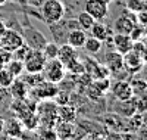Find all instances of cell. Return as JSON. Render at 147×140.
Here are the masks:
<instances>
[{
	"instance_id": "obj_20",
	"label": "cell",
	"mask_w": 147,
	"mask_h": 140,
	"mask_svg": "<svg viewBox=\"0 0 147 140\" xmlns=\"http://www.w3.org/2000/svg\"><path fill=\"white\" fill-rule=\"evenodd\" d=\"M77 118V109L71 103L59 105L57 106V120L59 121H66V122H74Z\"/></svg>"
},
{
	"instance_id": "obj_34",
	"label": "cell",
	"mask_w": 147,
	"mask_h": 140,
	"mask_svg": "<svg viewBox=\"0 0 147 140\" xmlns=\"http://www.w3.org/2000/svg\"><path fill=\"white\" fill-rule=\"evenodd\" d=\"M40 137H43V139H57L56 131H55L53 127H49V128H44V131L40 134Z\"/></svg>"
},
{
	"instance_id": "obj_2",
	"label": "cell",
	"mask_w": 147,
	"mask_h": 140,
	"mask_svg": "<svg viewBox=\"0 0 147 140\" xmlns=\"http://www.w3.org/2000/svg\"><path fill=\"white\" fill-rule=\"evenodd\" d=\"M65 71H66L65 65L57 58L47 59L46 65H44V69H43V77H44L46 81L59 84L65 78Z\"/></svg>"
},
{
	"instance_id": "obj_16",
	"label": "cell",
	"mask_w": 147,
	"mask_h": 140,
	"mask_svg": "<svg viewBox=\"0 0 147 140\" xmlns=\"http://www.w3.org/2000/svg\"><path fill=\"white\" fill-rule=\"evenodd\" d=\"M85 40H87V34H85V31L81 30V28L69 31V34L66 37V43L69 46H72L74 49H82Z\"/></svg>"
},
{
	"instance_id": "obj_24",
	"label": "cell",
	"mask_w": 147,
	"mask_h": 140,
	"mask_svg": "<svg viewBox=\"0 0 147 140\" xmlns=\"http://www.w3.org/2000/svg\"><path fill=\"white\" fill-rule=\"evenodd\" d=\"M22 80L28 86V88H32L35 86H38L44 80V77H43V72H27V75L22 77Z\"/></svg>"
},
{
	"instance_id": "obj_31",
	"label": "cell",
	"mask_w": 147,
	"mask_h": 140,
	"mask_svg": "<svg viewBox=\"0 0 147 140\" xmlns=\"http://www.w3.org/2000/svg\"><path fill=\"white\" fill-rule=\"evenodd\" d=\"M128 35L132 39V41H138V40H141V37L144 35V27H141V25H137V24H136V27H134V28L129 31Z\"/></svg>"
},
{
	"instance_id": "obj_29",
	"label": "cell",
	"mask_w": 147,
	"mask_h": 140,
	"mask_svg": "<svg viewBox=\"0 0 147 140\" xmlns=\"http://www.w3.org/2000/svg\"><path fill=\"white\" fill-rule=\"evenodd\" d=\"M131 86H132V90H134V94H140V93H144L147 92V83L144 80H131Z\"/></svg>"
},
{
	"instance_id": "obj_5",
	"label": "cell",
	"mask_w": 147,
	"mask_h": 140,
	"mask_svg": "<svg viewBox=\"0 0 147 140\" xmlns=\"http://www.w3.org/2000/svg\"><path fill=\"white\" fill-rule=\"evenodd\" d=\"M84 10L96 19V21H103L109 14V3L106 0H85Z\"/></svg>"
},
{
	"instance_id": "obj_41",
	"label": "cell",
	"mask_w": 147,
	"mask_h": 140,
	"mask_svg": "<svg viewBox=\"0 0 147 140\" xmlns=\"http://www.w3.org/2000/svg\"><path fill=\"white\" fill-rule=\"evenodd\" d=\"M144 34H146V37H147V27H144Z\"/></svg>"
},
{
	"instance_id": "obj_40",
	"label": "cell",
	"mask_w": 147,
	"mask_h": 140,
	"mask_svg": "<svg viewBox=\"0 0 147 140\" xmlns=\"http://www.w3.org/2000/svg\"><path fill=\"white\" fill-rule=\"evenodd\" d=\"M6 2H7V0H0V6H2V5H5Z\"/></svg>"
},
{
	"instance_id": "obj_37",
	"label": "cell",
	"mask_w": 147,
	"mask_h": 140,
	"mask_svg": "<svg viewBox=\"0 0 147 140\" xmlns=\"http://www.w3.org/2000/svg\"><path fill=\"white\" fill-rule=\"evenodd\" d=\"M141 122H143V125L147 127V112H143L141 113Z\"/></svg>"
},
{
	"instance_id": "obj_43",
	"label": "cell",
	"mask_w": 147,
	"mask_h": 140,
	"mask_svg": "<svg viewBox=\"0 0 147 140\" xmlns=\"http://www.w3.org/2000/svg\"><path fill=\"white\" fill-rule=\"evenodd\" d=\"M144 81L147 83V72H146V75H144Z\"/></svg>"
},
{
	"instance_id": "obj_12",
	"label": "cell",
	"mask_w": 147,
	"mask_h": 140,
	"mask_svg": "<svg viewBox=\"0 0 147 140\" xmlns=\"http://www.w3.org/2000/svg\"><path fill=\"white\" fill-rule=\"evenodd\" d=\"M9 88V94L13 97V99H18V100H25L30 90H28V86L24 83V80H21L19 77H16L12 84L7 87Z\"/></svg>"
},
{
	"instance_id": "obj_15",
	"label": "cell",
	"mask_w": 147,
	"mask_h": 140,
	"mask_svg": "<svg viewBox=\"0 0 147 140\" xmlns=\"http://www.w3.org/2000/svg\"><path fill=\"white\" fill-rule=\"evenodd\" d=\"M136 18H132L129 15H122L115 21V31L122 33V34H129V31L136 27Z\"/></svg>"
},
{
	"instance_id": "obj_28",
	"label": "cell",
	"mask_w": 147,
	"mask_h": 140,
	"mask_svg": "<svg viewBox=\"0 0 147 140\" xmlns=\"http://www.w3.org/2000/svg\"><path fill=\"white\" fill-rule=\"evenodd\" d=\"M57 49H59L57 44H55V43H49V44L44 46V49L41 50V52H43V55L46 56V59H53V58L57 56Z\"/></svg>"
},
{
	"instance_id": "obj_32",
	"label": "cell",
	"mask_w": 147,
	"mask_h": 140,
	"mask_svg": "<svg viewBox=\"0 0 147 140\" xmlns=\"http://www.w3.org/2000/svg\"><path fill=\"white\" fill-rule=\"evenodd\" d=\"M56 100H57V105H65V103H69V94L65 93V92H59L55 94Z\"/></svg>"
},
{
	"instance_id": "obj_10",
	"label": "cell",
	"mask_w": 147,
	"mask_h": 140,
	"mask_svg": "<svg viewBox=\"0 0 147 140\" xmlns=\"http://www.w3.org/2000/svg\"><path fill=\"white\" fill-rule=\"evenodd\" d=\"M112 93L118 100H128L134 96V90H132V86L129 81L125 80H119L113 84L112 87Z\"/></svg>"
},
{
	"instance_id": "obj_33",
	"label": "cell",
	"mask_w": 147,
	"mask_h": 140,
	"mask_svg": "<svg viewBox=\"0 0 147 140\" xmlns=\"http://www.w3.org/2000/svg\"><path fill=\"white\" fill-rule=\"evenodd\" d=\"M136 21L141 25V27H147V10H140V12H137Z\"/></svg>"
},
{
	"instance_id": "obj_19",
	"label": "cell",
	"mask_w": 147,
	"mask_h": 140,
	"mask_svg": "<svg viewBox=\"0 0 147 140\" xmlns=\"http://www.w3.org/2000/svg\"><path fill=\"white\" fill-rule=\"evenodd\" d=\"M3 133L9 137H22L24 136V124L18 118L9 120L7 122H5V131Z\"/></svg>"
},
{
	"instance_id": "obj_25",
	"label": "cell",
	"mask_w": 147,
	"mask_h": 140,
	"mask_svg": "<svg viewBox=\"0 0 147 140\" xmlns=\"http://www.w3.org/2000/svg\"><path fill=\"white\" fill-rule=\"evenodd\" d=\"M134 100H136V111L143 113L147 112V92L140 93L138 96L134 94Z\"/></svg>"
},
{
	"instance_id": "obj_9",
	"label": "cell",
	"mask_w": 147,
	"mask_h": 140,
	"mask_svg": "<svg viewBox=\"0 0 147 140\" xmlns=\"http://www.w3.org/2000/svg\"><path fill=\"white\" fill-rule=\"evenodd\" d=\"M132 44H134V41H132V39H131L128 34L115 33L112 35V46L115 47L116 52H119L122 55L129 52V50L132 49Z\"/></svg>"
},
{
	"instance_id": "obj_3",
	"label": "cell",
	"mask_w": 147,
	"mask_h": 140,
	"mask_svg": "<svg viewBox=\"0 0 147 140\" xmlns=\"http://www.w3.org/2000/svg\"><path fill=\"white\" fill-rule=\"evenodd\" d=\"M24 43V39L22 35L18 34L16 31L13 30H7L5 28L2 33H0V49H5L7 52H15L18 47H21Z\"/></svg>"
},
{
	"instance_id": "obj_7",
	"label": "cell",
	"mask_w": 147,
	"mask_h": 140,
	"mask_svg": "<svg viewBox=\"0 0 147 140\" xmlns=\"http://www.w3.org/2000/svg\"><path fill=\"white\" fill-rule=\"evenodd\" d=\"M57 90H59L57 84L46 81V80H43L38 86L32 87V93L37 96V99H52V97H55Z\"/></svg>"
},
{
	"instance_id": "obj_38",
	"label": "cell",
	"mask_w": 147,
	"mask_h": 140,
	"mask_svg": "<svg viewBox=\"0 0 147 140\" xmlns=\"http://www.w3.org/2000/svg\"><path fill=\"white\" fill-rule=\"evenodd\" d=\"M141 56H143L144 62L147 63V44H144V50H143V53H141Z\"/></svg>"
},
{
	"instance_id": "obj_22",
	"label": "cell",
	"mask_w": 147,
	"mask_h": 140,
	"mask_svg": "<svg viewBox=\"0 0 147 140\" xmlns=\"http://www.w3.org/2000/svg\"><path fill=\"white\" fill-rule=\"evenodd\" d=\"M5 68L13 75V77L16 78V77H21V75L24 74V62L22 60H18V59H10L6 65H5Z\"/></svg>"
},
{
	"instance_id": "obj_14",
	"label": "cell",
	"mask_w": 147,
	"mask_h": 140,
	"mask_svg": "<svg viewBox=\"0 0 147 140\" xmlns=\"http://www.w3.org/2000/svg\"><path fill=\"white\" fill-rule=\"evenodd\" d=\"M115 112L119 113L121 117L124 118H129L132 113H136V100H134V96L128 100H119L116 106H115Z\"/></svg>"
},
{
	"instance_id": "obj_17",
	"label": "cell",
	"mask_w": 147,
	"mask_h": 140,
	"mask_svg": "<svg viewBox=\"0 0 147 140\" xmlns=\"http://www.w3.org/2000/svg\"><path fill=\"white\" fill-rule=\"evenodd\" d=\"M105 122L107 125H110V128L112 130H124V131H128V121L127 118L121 117L119 113H107L105 115Z\"/></svg>"
},
{
	"instance_id": "obj_27",
	"label": "cell",
	"mask_w": 147,
	"mask_h": 140,
	"mask_svg": "<svg viewBox=\"0 0 147 140\" xmlns=\"http://www.w3.org/2000/svg\"><path fill=\"white\" fill-rule=\"evenodd\" d=\"M13 80H15V77H13V75H12L5 67L0 68V86L7 88V87L12 84V81H13Z\"/></svg>"
},
{
	"instance_id": "obj_21",
	"label": "cell",
	"mask_w": 147,
	"mask_h": 140,
	"mask_svg": "<svg viewBox=\"0 0 147 140\" xmlns=\"http://www.w3.org/2000/svg\"><path fill=\"white\" fill-rule=\"evenodd\" d=\"M103 46V41L100 40H97L96 37H87V40H85L84 43V49H85V52H87L88 55H96V53H99L100 52V49Z\"/></svg>"
},
{
	"instance_id": "obj_8",
	"label": "cell",
	"mask_w": 147,
	"mask_h": 140,
	"mask_svg": "<svg viewBox=\"0 0 147 140\" xmlns=\"http://www.w3.org/2000/svg\"><path fill=\"white\" fill-rule=\"evenodd\" d=\"M105 65L109 69V72L116 74L118 71L124 69V55L112 50V52H107L105 56Z\"/></svg>"
},
{
	"instance_id": "obj_13",
	"label": "cell",
	"mask_w": 147,
	"mask_h": 140,
	"mask_svg": "<svg viewBox=\"0 0 147 140\" xmlns=\"http://www.w3.org/2000/svg\"><path fill=\"white\" fill-rule=\"evenodd\" d=\"M90 31H91V35L93 37H96L97 40H100V41H110L112 43V30H110L107 25H105L103 22H100V21H96L94 24H93V27L90 28Z\"/></svg>"
},
{
	"instance_id": "obj_18",
	"label": "cell",
	"mask_w": 147,
	"mask_h": 140,
	"mask_svg": "<svg viewBox=\"0 0 147 140\" xmlns=\"http://www.w3.org/2000/svg\"><path fill=\"white\" fill-rule=\"evenodd\" d=\"M75 125L72 122H66V121H57L55 124V131L57 139H69L75 136Z\"/></svg>"
},
{
	"instance_id": "obj_36",
	"label": "cell",
	"mask_w": 147,
	"mask_h": 140,
	"mask_svg": "<svg viewBox=\"0 0 147 140\" xmlns=\"http://www.w3.org/2000/svg\"><path fill=\"white\" fill-rule=\"evenodd\" d=\"M5 120H3V117H0V134H3V131H5Z\"/></svg>"
},
{
	"instance_id": "obj_6",
	"label": "cell",
	"mask_w": 147,
	"mask_h": 140,
	"mask_svg": "<svg viewBox=\"0 0 147 140\" xmlns=\"http://www.w3.org/2000/svg\"><path fill=\"white\" fill-rule=\"evenodd\" d=\"M144 59L140 53L134 52L131 49L129 52L124 53V69H127V72L129 74H137L138 71L143 69L144 67Z\"/></svg>"
},
{
	"instance_id": "obj_39",
	"label": "cell",
	"mask_w": 147,
	"mask_h": 140,
	"mask_svg": "<svg viewBox=\"0 0 147 140\" xmlns=\"http://www.w3.org/2000/svg\"><path fill=\"white\" fill-rule=\"evenodd\" d=\"M143 2V10H147V0H141Z\"/></svg>"
},
{
	"instance_id": "obj_26",
	"label": "cell",
	"mask_w": 147,
	"mask_h": 140,
	"mask_svg": "<svg viewBox=\"0 0 147 140\" xmlns=\"http://www.w3.org/2000/svg\"><path fill=\"white\" fill-rule=\"evenodd\" d=\"M85 93H87L88 99H91V100H99V99L103 97V94H105L94 83H90V84L87 86V88H85Z\"/></svg>"
},
{
	"instance_id": "obj_42",
	"label": "cell",
	"mask_w": 147,
	"mask_h": 140,
	"mask_svg": "<svg viewBox=\"0 0 147 140\" xmlns=\"http://www.w3.org/2000/svg\"><path fill=\"white\" fill-rule=\"evenodd\" d=\"M3 67H5V65H3V62H2V60H0V68H3Z\"/></svg>"
},
{
	"instance_id": "obj_1",
	"label": "cell",
	"mask_w": 147,
	"mask_h": 140,
	"mask_svg": "<svg viewBox=\"0 0 147 140\" xmlns=\"http://www.w3.org/2000/svg\"><path fill=\"white\" fill-rule=\"evenodd\" d=\"M65 15V6L60 0H46L41 6V16L49 24H57Z\"/></svg>"
},
{
	"instance_id": "obj_4",
	"label": "cell",
	"mask_w": 147,
	"mask_h": 140,
	"mask_svg": "<svg viewBox=\"0 0 147 140\" xmlns=\"http://www.w3.org/2000/svg\"><path fill=\"white\" fill-rule=\"evenodd\" d=\"M46 62L47 59L41 50L31 49L30 55L24 60V69H25V72H43Z\"/></svg>"
},
{
	"instance_id": "obj_35",
	"label": "cell",
	"mask_w": 147,
	"mask_h": 140,
	"mask_svg": "<svg viewBox=\"0 0 147 140\" xmlns=\"http://www.w3.org/2000/svg\"><path fill=\"white\" fill-rule=\"evenodd\" d=\"M9 97V92H7V88L6 87H2L0 86V105L5 102V99Z\"/></svg>"
},
{
	"instance_id": "obj_23",
	"label": "cell",
	"mask_w": 147,
	"mask_h": 140,
	"mask_svg": "<svg viewBox=\"0 0 147 140\" xmlns=\"http://www.w3.org/2000/svg\"><path fill=\"white\" fill-rule=\"evenodd\" d=\"M94 22H96V19L85 10L81 12V14L78 15V18H77V24L80 25V28L84 30V31H90V28L93 27Z\"/></svg>"
},
{
	"instance_id": "obj_11",
	"label": "cell",
	"mask_w": 147,
	"mask_h": 140,
	"mask_svg": "<svg viewBox=\"0 0 147 140\" xmlns=\"http://www.w3.org/2000/svg\"><path fill=\"white\" fill-rule=\"evenodd\" d=\"M75 50H77V49H74L72 46H69V44L66 43V44L60 46V47L57 49V56H56V58L63 63L65 68H68V67L72 65L75 60H78V55H77Z\"/></svg>"
},
{
	"instance_id": "obj_30",
	"label": "cell",
	"mask_w": 147,
	"mask_h": 140,
	"mask_svg": "<svg viewBox=\"0 0 147 140\" xmlns=\"http://www.w3.org/2000/svg\"><path fill=\"white\" fill-rule=\"evenodd\" d=\"M125 6H127V10L134 12V14L143 10V2H141V0H127Z\"/></svg>"
},
{
	"instance_id": "obj_44",
	"label": "cell",
	"mask_w": 147,
	"mask_h": 140,
	"mask_svg": "<svg viewBox=\"0 0 147 140\" xmlns=\"http://www.w3.org/2000/svg\"><path fill=\"white\" fill-rule=\"evenodd\" d=\"M106 2H107V3H110V2H113V0H106Z\"/></svg>"
}]
</instances>
